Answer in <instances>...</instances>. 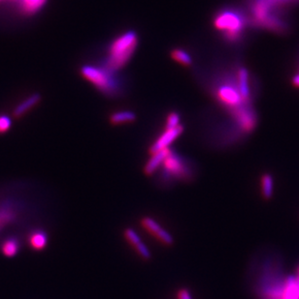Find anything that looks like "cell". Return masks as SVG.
<instances>
[{
  "label": "cell",
  "instance_id": "1",
  "mask_svg": "<svg viewBox=\"0 0 299 299\" xmlns=\"http://www.w3.org/2000/svg\"><path fill=\"white\" fill-rule=\"evenodd\" d=\"M287 277L280 254L266 251L252 264V291L257 299H282Z\"/></svg>",
  "mask_w": 299,
  "mask_h": 299
},
{
  "label": "cell",
  "instance_id": "2",
  "mask_svg": "<svg viewBox=\"0 0 299 299\" xmlns=\"http://www.w3.org/2000/svg\"><path fill=\"white\" fill-rule=\"evenodd\" d=\"M291 0H253L248 21L256 28H264L283 34L289 30V24L275 9Z\"/></svg>",
  "mask_w": 299,
  "mask_h": 299
},
{
  "label": "cell",
  "instance_id": "3",
  "mask_svg": "<svg viewBox=\"0 0 299 299\" xmlns=\"http://www.w3.org/2000/svg\"><path fill=\"white\" fill-rule=\"evenodd\" d=\"M138 46V35L134 30H128L112 41L102 66L117 74L131 59Z\"/></svg>",
  "mask_w": 299,
  "mask_h": 299
},
{
  "label": "cell",
  "instance_id": "4",
  "mask_svg": "<svg viewBox=\"0 0 299 299\" xmlns=\"http://www.w3.org/2000/svg\"><path fill=\"white\" fill-rule=\"evenodd\" d=\"M161 167L159 183L164 187L173 185L176 182H190L196 175L195 166L189 159L172 149Z\"/></svg>",
  "mask_w": 299,
  "mask_h": 299
},
{
  "label": "cell",
  "instance_id": "5",
  "mask_svg": "<svg viewBox=\"0 0 299 299\" xmlns=\"http://www.w3.org/2000/svg\"><path fill=\"white\" fill-rule=\"evenodd\" d=\"M248 18L234 9H224L214 16L213 25L229 43H236L243 37Z\"/></svg>",
  "mask_w": 299,
  "mask_h": 299
},
{
  "label": "cell",
  "instance_id": "6",
  "mask_svg": "<svg viewBox=\"0 0 299 299\" xmlns=\"http://www.w3.org/2000/svg\"><path fill=\"white\" fill-rule=\"evenodd\" d=\"M81 75L97 90L107 96H117L122 91V83L119 78L103 66L84 65L81 68Z\"/></svg>",
  "mask_w": 299,
  "mask_h": 299
},
{
  "label": "cell",
  "instance_id": "7",
  "mask_svg": "<svg viewBox=\"0 0 299 299\" xmlns=\"http://www.w3.org/2000/svg\"><path fill=\"white\" fill-rule=\"evenodd\" d=\"M214 95L220 106L227 109L229 114L244 106H251L245 103L234 74H229L228 76L221 78L215 84Z\"/></svg>",
  "mask_w": 299,
  "mask_h": 299
},
{
  "label": "cell",
  "instance_id": "8",
  "mask_svg": "<svg viewBox=\"0 0 299 299\" xmlns=\"http://www.w3.org/2000/svg\"><path fill=\"white\" fill-rule=\"evenodd\" d=\"M141 227L145 231H147L151 235H153L159 242L166 246H172L174 244V237L173 235L163 229V227L153 218L145 217L141 218L140 220Z\"/></svg>",
  "mask_w": 299,
  "mask_h": 299
},
{
  "label": "cell",
  "instance_id": "9",
  "mask_svg": "<svg viewBox=\"0 0 299 299\" xmlns=\"http://www.w3.org/2000/svg\"><path fill=\"white\" fill-rule=\"evenodd\" d=\"M233 74L245 103L248 105H252L253 88H252V79L250 72L248 71L247 68H245L244 66H237L234 69Z\"/></svg>",
  "mask_w": 299,
  "mask_h": 299
},
{
  "label": "cell",
  "instance_id": "10",
  "mask_svg": "<svg viewBox=\"0 0 299 299\" xmlns=\"http://www.w3.org/2000/svg\"><path fill=\"white\" fill-rule=\"evenodd\" d=\"M183 131H184V127L182 125L172 129H165L163 134L152 143V145L149 148V153L152 155L161 150L169 148L170 144L174 140H176L178 136H181Z\"/></svg>",
  "mask_w": 299,
  "mask_h": 299
},
{
  "label": "cell",
  "instance_id": "11",
  "mask_svg": "<svg viewBox=\"0 0 299 299\" xmlns=\"http://www.w3.org/2000/svg\"><path fill=\"white\" fill-rule=\"evenodd\" d=\"M124 237L126 240L128 242L136 253L139 255V257L145 261H149L152 259V252L151 250L147 247V245L143 242L139 234L136 233L135 231L131 228H127L124 231Z\"/></svg>",
  "mask_w": 299,
  "mask_h": 299
},
{
  "label": "cell",
  "instance_id": "12",
  "mask_svg": "<svg viewBox=\"0 0 299 299\" xmlns=\"http://www.w3.org/2000/svg\"><path fill=\"white\" fill-rule=\"evenodd\" d=\"M170 150H171V148L169 147V148L163 149V150H161L157 153L152 154L151 158L149 159V161L144 166L145 174L148 175V176L153 175L163 166V162H164L165 158L167 157V155L169 154Z\"/></svg>",
  "mask_w": 299,
  "mask_h": 299
},
{
  "label": "cell",
  "instance_id": "13",
  "mask_svg": "<svg viewBox=\"0 0 299 299\" xmlns=\"http://www.w3.org/2000/svg\"><path fill=\"white\" fill-rule=\"evenodd\" d=\"M282 299H299V275H291L287 277Z\"/></svg>",
  "mask_w": 299,
  "mask_h": 299
},
{
  "label": "cell",
  "instance_id": "14",
  "mask_svg": "<svg viewBox=\"0 0 299 299\" xmlns=\"http://www.w3.org/2000/svg\"><path fill=\"white\" fill-rule=\"evenodd\" d=\"M29 244L36 251L43 250L48 244V235L43 231H34L29 235Z\"/></svg>",
  "mask_w": 299,
  "mask_h": 299
},
{
  "label": "cell",
  "instance_id": "15",
  "mask_svg": "<svg viewBox=\"0 0 299 299\" xmlns=\"http://www.w3.org/2000/svg\"><path fill=\"white\" fill-rule=\"evenodd\" d=\"M136 114L131 110H119L111 114L110 122L114 125L126 124L135 121Z\"/></svg>",
  "mask_w": 299,
  "mask_h": 299
},
{
  "label": "cell",
  "instance_id": "16",
  "mask_svg": "<svg viewBox=\"0 0 299 299\" xmlns=\"http://www.w3.org/2000/svg\"><path fill=\"white\" fill-rule=\"evenodd\" d=\"M48 0H21L19 2L21 10L27 15H33L39 12Z\"/></svg>",
  "mask_w": 299,
  "mask_h": 299
},
{
  "label": "cell",
  "instance_id": "17",
  "mask_svg": "<svg viewBox=\"0 0 299 299\" xmlns=\"http://www.w3.org/2000/svg\"><path fill=\"white\" fill-rule=\"evenodd\" d=\"M20 250V243L17 238L10 237L1 244V252L6 257H14Z\"/></svg>",
  "mask_w": 299,
  "mask_h": 299
},
{
  "label": "cell",
  "instance_id": "18",
  "mask_svg": "<svg viewBox=\"0 0 299 299\" xmlns=\"http://www.w3.org/2000/svg\"><path fill=\"white\" fill-rule=\"evenodd\" d=\"M39 101H40V95H38V94H34V95L28 97L23 103H21L16 108L15 111H14L15 115L16 116L23 115L24 113L27 112V110H29L31 108H33Z\"/></svg>",
  "mask_w": 299,
  "mask_h": 299
},
{
  "label": "cell",
  "instance_id": "19",
  "mask_svg": "<svg viewBox=\"0 0 299 299\" xmlns=\"http://www.w3.org/2000/svg\"><path fill=\"white\" fill-rule=\"evenodd\" d=\"M261 194L264 199H270L273 196V177L269 173H264L260 179Z\"/></svg>",
  "mask_w": 299,
  "mask_h": 299
},
{
  "label": "cell",
  "instance_id": "20",
  "mask_svg": "<svg viewBox=\"0 0 299 299\" xmlns=\"http://www.w3.org/2000/svg\"><path fill=\"white\" fill-rule=\"evenodd\" d=\"M171 56L175 61L184 66H190L192 64V58L190 54L183 49H174L171 52Z\"/></svg>",
  "mask_w": 299,
  "mask_h": 299
},
{
  "label": "cell",
  "instance_id": "21",
  "mask_svg": "<svg viewBox=\"0 0 299 299\" xmlns=\"http://www.w3.org/2000/svg\"><path fill=\"white\" fill-rule=\"evenodd\" d=\"M180 121H181V116L178 112L172 111L170 112L167 117H166V125L165 129H172L180 126Z\"/></svg>",
  "mask_w": 299,
  "mask_h": 299
},
{
  "label": "cell",
  "instance_id": "22",
  "mask_svg": "<svg viewBox=\"0 0 299 299\" xmlns=\"http://www.w3.org/2000/svg\"><path fill=\"white\" fill-rule=\"evenodd\" d=\"M15 218V213L11 207H5L0 210V229L10 223Z\"/></svg>",
  "mask_w": 299,
  "mask_h": 299
},
{
  "label": "cell",
  "instance_id": "23",
  "mask_svg": "<svg viewBox=\"0 0 299 299\" xmlns=\"http://www.w3.org/2000/svg\"><path fill=\"white\" fill-rule=\"evenodd\" d=\"M11 127V119L6 115L0 116V133H4Z\"/></svg>",
  "mask_w": 299,
  "mask_h": 299
},
{
  "label": "cell",
  "instance_id": "24",
  "mask_svg": "<svg viewBox=\"0 0 299 299\" xmlns=\"http://www.w3.org/2000/svg\"><path fill=\"white\" fill-rule=\"evenodd\" d=\"M177 299H193L190 290L187 288L179 289L177 292Z\"/></svg>",
  "mask_w": 299,
  "mask_h": 299
},
{
  "label": "cell",
  "instance_id": "25",
  "mask_svg": "<svg viewBox=\"0 0 299 299\" xmlns=\"http://www.w3.org/2000/svg\"><path fill=\"white\" fill-rule=\"evenodd\" d=\"M293 83H294V85H296V86L299 87V73L298 75H296V76L294 77V79H293Z\"/></svg>",
  "mask_w": 299,
  "mask_h": 299
},
{
  "label": "cell",
  "instance_id": "26",
  "mask_svg": "<svg viewBox=\"0 0 299 299\" xmlns=\"http://www.w3.org/2000/svg\"><path fill=\"white\" fill-rule=\"evenodd\" d=\"M297 275H299V265L298 268H297Z\"/></svg>",
  "mask_w": 299,
  "mask_h": 299
},
{
  "label": "cell",
  "instance_id": "27",
  "mask_svg": "<svg viewBox=\"0 0 299 299\" xmlns=\"http://www.w3.org/2000/svg\"><path fill=\"white\" fill-rule=\"evenodd\" d=\"M0 1H1V0H0ZM16 1H18V2H20V1H21V0H16Z\"/></svg>",
  "mask_w": 299,
  "mask_h": 299
}]
</instances>
